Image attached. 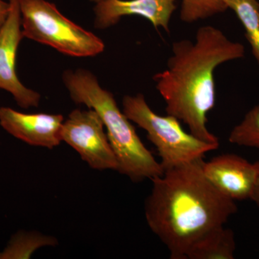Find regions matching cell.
I'll return each instance as SVG.
<instances>
[{"label": "cell", "mask_w": 259, "mask_h": 259, "mask_svg": "<svg viewBox=\"0 0 259 259\" xmlns=\"http://www.w3.org/2000/svg\"><path fill=\"white\" fill-rule=\"evenodd\" d=\"M203 158L165 170L152 180L145 204L148 226L172 259H186L194 242L216 227L224 226L238 211L204 175Z\"/></svg>", "instance_id": "6da1fadb"}, {"label": "cell", "mask_w": 259, "mask_h": 259, "mask_svg": "<svg viewBox=\"0 0 259 259\" xmlns=\"http://www.w3.org/2000/svg\"><path fill=\"white\" fill-rule=\"evenodd\" d=\"M244 56L243 44L232 41L212 25L200 27L194 41L174 42L166 69L153 77L166 103L167 115L182 121L198 139L220 146L207 127V114L215 105L214 71L221 64Z\"/></svg>", "instance_id": "7a4b0ae2"}, {"label": "cell", "mask_w": 259, "mask_h": 259, "mask_svg": "<svg viewBox=\"0 0 259 259\" xmlns=\"http://www.w3.org/2000/svg\"><path fill=\"white\" fill-rule=\"evenodd\" d=\"M63 81L71 100L93 109L101 117L118 162L117 171L134 182L153 180L164 173L161 163L143 144L131 120L121 111L112 93L102 88L88 70H66Z\"/></svg>", "instance_id": "3957f363"}, {"label": "cell", "mask_w": 259, "mask_h": 259, "mask_svg": "<svg viewBox=\"0 0 259 259\" xmlns=\"http://www.w3.org/2000/svg\"><path fill=\"white\" fill-rule=\"evenodd\" d=\"M122 112L130 120L147 133L148 139L157 149L163 171L203 158L209 151L219 148L188 134L174 116L158 115L150 107L143 94L125 95Z\"/></svg>", "instance_id": "277c9868"}, {"label": "cell", "mask_w": 259, "mask_h": 259, "mask_svg": "<svg viewBox=\"0 0 259 259\" xmlns=\"http://www.w3.org/2000/svg\"><path fill=\"white\" fill-rule=\"evenodd\" d=\"M18 3L24 37L73 57H91L105 50L100 37L66 18L53 3L46 0Z\"/></svg>", "instance_id": "5b68a950"}, {"label": "cell", "mask_w": 259, "mask_h": 259, "mask_svg": "<svg viewBox=\"0 0 259 259\" xmlns=\"http://www.w3.org/2000/svg\"><path fill=\"white\" fill-rule=\"evenodd\" d=\"M61 139L79 153L81 159L99 171L118 169L101 117L93 109H76L63 124Z\"/></svg>", "instance_id": "8992f818"}, {"label": "cell", "mask_w": 259, "mask_h": 259, "mask_svg": "<svg viewBox=\"0 0 259 259\" xmlns=\"http://www.w3.org/2000/svg\"><path fill=\"white\" fill-rule=\"evenodd\" d=\"M9 15L0 30V89L11 94L22 108L37 107L40 94L24 86L17 74V54L24 36L18 0H9Z\"/></svg>", "instance_id": "52a82bcc"}, {"label": "cell", "mask_w": 259, "mask_h": 259, "mask_svg": "<svg viewBox=\"0 0 259 259\" xmlns=\"http://www.w3.org/2000/svg\"><path fill=\"white\" fill-rule=\"evenodd\" d=\"M203 171L207 180L226 197L234 201L250 199L256 182L255 163L225 153L204 161Z\"/></svg>", "instance_id": "ba28073f"}, {"label": "cell", "mask_w": 259, "mask_h": 259, "mask_svg": "<svg viewBox=\"0 0 259 259\" xmlns=\"http://www.w3.org/2000/svg\"><path fill=\"white\" fill-rule=\"evenodd\" d=\"M64 116L26 114L0 107V125L12 136L30 146L53 149L61 144Z\"/></svg>", "instance_id": "9c48e42d"}, {"label": "cell", "mask_w": 259, "mask_h": 259, "mask_svg": "<svg viewBox=\"0 0 259 259\" xmlns=\"http://www.w3.org/2000/svg\"><path fill=\"white\" fill-rule=\"evenodd\" d=\"M176 0H102L96 3L95 27L106 29L115 25L124 16L138 15L147 19L154 28L169 32Z\"/></svg>", "instance_id": "30bf717a"}, {"label": "cell", "mask_w": 259, "mask_h": 259, "mask_svg": "<svg viewBox=\"0 0 259 259\" xmlns=\"http://www.w3.org/2000/svg\"><path fill=\"white\" fill-rule=\"evenodd\" d=\"M236 248L233 231L224 226H218L194 242L186 259H233Z\"/></svg>", "instance_id": "8fae6325"}, {"label": "cell", "mask_w": 259, "mask_h": 259, "mask_svg": "<svg viewBox=\"0 0 259 259\" xmlns=\"http://www.w3.org/2000/svg\"><path fill=\"white\" fill-rule=\"evenodd\" d=\"M236 13L245 30V36L259 66V2L258 0H223Z\"/></svg>", "instance_id": "7c38bea8"}, {"label": "cell", "mask_w": 259, "mask_h": 259, "mask_svg": "<svg viewBox=\"0 0 259 259\" xmlns=\"http://www.w3.org/2000/svg\"><path fill=\"white\" fill-rule=\"evenodd\" d=\"M228 140L233 144L259 149V105L250 109L233 127Z\"/></svg>", "instance_id": "4fadbf2b"}, {"label": "cell", "mask_w": 259, "mask_h": 259, "mask_svg": "<svg viewBox=\"0 0 259 259\" xmlns=\"http://www.w3.org/2000/svg\"><path fill=\"white\" fill-rule=\"evenodd\" d=\"M223 0H182L180 18L187 23L212 18L228 10Z\"/></svg>", "instance_id": "5bb4252c"}, {"label": "cell", "mask_w": 259, "mask_h": 259, "mask_svg": "<svg viewBox=\"0 0 259 259\" xmlns=\"http://www.w3.org/2000/svg\"><path fill=\"white\" fill-rule=\"evenodd\" d=\"M10 3H6L3 0H0V30L3 28V25L8 19L10 13Z\"/></svg>", "instance_id": "9a60e30c"}, {"label": "cell", "mask_w": 259, "mask_h": 259, "mask_svg": "<svg viewBox=\"0 0 259 259\" xmlns=\"http://www.w3.org/2000/svg\"><path fill=\"white\" fill-rule=\"evenodd\" d=\"M255 163L257 167L256 182H255L254 189H253V193H252L250 199H251L259 208V160Z\"/></svg>", "instance_id": "2e32d148"}, {"label": "cell", "mask_w": 259, "mask_h": 259, "mask_svg": "<svg viewBox=\"0 0 259 259\" xmlns=\"http://www.w3.org/2000/svg\"><path fill=\"white\" fill-rule=\"evenodd\" d=\"M90 2H93V3H97L99 2L102 1V0H90Z\"/></svg>", "instance_id": "e0dca14e"}]
</instances>
